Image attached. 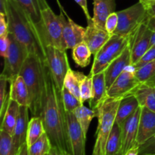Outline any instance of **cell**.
Here are the masks:
<instances>
[{"instance_id":"18","label":"cell","mask_w":155,"mask_h":155,"mask_svg":"<svg viewBox=\"0 0 155 155\" xmlns=\"http://www.w3.org/2000/svg\"><path fill=\"white\" fill-rule=\"evenodd\" d=\"M64 21V39L67 49H73L79 43L84 42L86 28L74 22L70 17Z\"/></svg>"},{"instance_id":"24","label":"cell","mask_w":155,"mask_h":155,"mask_svg":"<svg viewBox=\"0 0 155 155\" xmlns=\"http://www.w3.org/2000/svg\"><path fill=\"white\" fill-rule=\"evenodd\" d=\"M20 105L13 100L10 99L4 117L1 120V130L7 132L13 136L15 126L17 124L18 113H19Z\"/></svg>"},{"instance_id":"38","label":"cell","mask_w":155,"mask_h":155,"mask_svg":"<svg viewBox=\"0 0 155 155\" xmlns=\"http://www.w3.org/2000/svg\"><path fill=\"white\" fill-rule=\"evenodd\" d=\"M118 26V15L116 12L110 14L107 17L105 22V30L110 35H113L114 33L115 30H117Z\"/></svg>"},{"instance_id":"27","label":"cell","mask_w":155,"mask_h":155,"mask_svg":"<svg viewBox=\"0 0 155 155\" xmlns=\"http://www.w3.org/2000/svg\"><path fill=\"white\" fill-rule=\"evenodd\" d=\"M74 113L77 117V121L83 129L85 136H86L92 119L94 117H97L98 116L97 111L82 104L74 110Z\"/></svg>"},{"instance_id":"52","label":"cell","mask_w":155,"mask_h":155,"mask_svg":"<svg viewBox=\"0 0 155 155\" xmlns=\"http://www.w3.org/2000/svg\"><path fill=\"white\" fill-rule=\"evenodd\" d=\"M147 155H155V154H147Z\"/></svg>"},{"instance_id":"48","label":"cell","mask_w":155,"mask_h":155,"mask_svg":"<svg viewBox=\"0 0 155 155\" xmlns=\"http://www.w3.org/2000/svg\"><path fill=\"white\" fill-rule=\"evenodd\" d=\"M139 2H142L145 6L149 5L155 4V0H139Z\"/></svg>"},{"instance_id":"35","label":"cell","mask_w":155,"mask_h":155,"mask_svg":"<svg viewBox=\"0 0 155 155\" xmlns=\"http://www.w3.org/2000/svg\"><path fill=\"white\" fill-rule=\"evenodd\" d=\"M62 93V98H63V103L64 106L65 110L67 112H73L74 113V110L82 105V103L78 98L76 96H74L68 89L66 88L63 87L61 91Z\"/></svg>"},{"instance_id":"51","label":"cell","mask_w":155,"mask_h":155,"mask_svg":"<svg viewBox=\"0 0 155 155\" xmlns=\"http://www.w3.org/2000/svg\"><path fill=\"white\" fill-rule=\"evenodd\" d=\"M57 2H58V5H59V6H60V7H61V5H60V3H59V2H58V0H57Z\"/></svg>"},{"instance_id":"26","label":"cell","mask_w":155,"mask_h":155,"mask_svg":"<svg viewBox=\"0 0 155 155\" xmlns=\"http://www.w3.org/2000/svg\"><path fill=\"white\" fill-rule=\"evenodd\" d=\"M45 133L40 116H33L29 121L27 133V145L30 147Z\"/></svg>"},{"instance_id":"30","label":"cell","mask_w":155,"mask_h":155,"mask_svg":"<svg viewBox=\"0 0 155 155\" xmlns=\"http://www.w3.org/2000/svg\"><path fill=\"white\" fill-rule=\"evenodd\" d=\"M135 74L141 84L155 86V61L135 70Z\"/></svg>"},{"instance_id":"8","label":"cell","mask_w":155,"mask_h":155,"mask_svg":"<svg viewBox=\"0 0 155 155\" xmlns=\"http://www.w3.org/2000/svg\"><path fill=\"white\" fill-rule=\"evenodd\" d=\"M9 38L10 46L7 56L5 58L4 68L0 77L11 83L19 76L23 64L29 54L27 49L11 33H9Z\"/></svg>"},{"instance_id":"31","label":"cell","mask_w":155,"mask_h":155,"mask_svg":"<svg viewBox=\"0 0 155 155\" xmlns=\"http://www.w3.org/2000/svg\"><path fill=\"white\" fill-rule=\"evenodd\" d=\"M19 5L36 24L41 23L40 5L42 0H13Z\"/></svg>"},{"instance_id":"14","label":"cell","mask_w":155,"mask_h":155,"mask_svg":"<svg viewBox=\"0 0 155 155\" xmlns=\"http://www.w3.org/2000/svg\"><path fill=\"white\" fill-rule=\"evenodd\" d=\"M111 35L105 30L98 28L95 25L92 20H88L87 27H86V33L84 36V42L87 44L92 54L99 51L103 45L108 41Z\"/></svg>"},{"instance_id":"32","label":"cell","mask_w":155,"mask_h":155,"mask_svg":"<svg viewBox=\"0 0 155 155\" xmlns=\"http://www.w3.org/2000/svg\"><path fill=\"white\" fill-rule=\"evenodd\" d=\"M51 142L47 136L46 133H44L42 136L36 142L30 147H28L29 155H47L51 150Z\"/></svg>"},{"instance_id":"22","label":"cell","mask_w":155,"mask_h":155,"mask_svg":"<svg viewBox=\"0 0 155 155\" xmlns=\"http://www.w3.org/2000/svg\"><path fill=\"white\" fill-rule=\"evenodd\" d=\"M131 95H135L139 106L155 112V86L140 84Z\"/></svg>"},{"instance_id":"13","label":"cell","mask_w":155,"mask_h":155,"mask_svg":"<svg viewBox=\"0 0 155 155\" xmlns=\"http://www.w3.org/2000/svg\"><path fill=\"white\" fill-rule=\"evenodd\" d=\"M142 107L139 106L137 110L129 117L121 125L122 128V151L123 154H125L130 148L135 146L136 144L139 124L140 120Z\"/></svg>"},{"instance_id":"17","label":"cell","mask_w":155,"mask_h":155,"mask_svg":"<svg viewBox=\"0 0 155 155\" xmlns=\"http://www.w3.org/2000/svg\"><path fill=\"white\" fill-rule=\"evenodd\" d=\"M30 109L27 106H20L17 124L15 126V132L12 136L13 143L15 151L18 154L20 148L27 143V128L30 119H29Z\"/></svg>"},{"instance_id":"1","label":"cell","mask_w":155,"mask_h":155,"mask_svg":"<svg viewBox=\"0 0 155 155\" xmlns=\"http://www.w3.org/2000/svg\"><path fill=\"white\" fill-rule=\"evenodd\" d=\"M45 131L52 146L58 147L71 154L68 137L66 110L61 91L55 86L46 65L45 83L40 115Z\"/></svg>"},{"instance_id":"7","label":"cell","mask_w":155,"mask_h":155,"mask_svg":"<svg viewBox=\"0 0 155 155\" xmlns=\"http://www.w3.org/2000/svg\"><path fill=\"white\" fill-rule=\"evenodd\" d=\"M117 13L118 15V26L114 34L127 37H130L149 16L145 6L139 1Z\"/></svg>"},{"instance_id":"41","label":"cell","mask_w":155,"mask_h":155,"mask_svg":"<svg viewBox=\"0 0 155 155\" xmlns=\"http://www.w3.org/2000/svg\"><path fill=\"white\" fill-rule=\"evenodd\" d=\"M9 34L8 24L5 14L0 12V36Z\"/></svg>"},{"instance_id":"12","label":"cell","mask_w":155,"mask_h":155,"mask_svg":"<svg viewBox=\"0 0 155 155\" xmlns=\"http://www.w3.org/2000/svg\"><path fill=\"white\" fill-rule=\"evenodd\" d=\"M68 137L72 155H86V140L81 126L73 112H67Z\"/></svg>"},{"instance_id":"10","label":"cell","mask_w":155,"mask_h":155,"mask_svg":"<svg viewBox=\"0 0 155 155\" xmlns=\"http://www.w3.org/2000/svg\"><path fill=\"white\" fill-rule=\"evenodd\" d=\"M140 84L135 74L134 68L129 67L114 80L110 87L107 88V98L122 99L131 95Z\"/></svg>"},{"instance_id":"37","label":"cell","mask_w":155,"mask_h":155,"mask_svg":"<svg viewBox=\"0 0 155 155\" xmlns=\"http://www.w3.org/2000/svg\"><path fill=\"white\" fill-rule=\"evenodd\" d=\"M155 61V46H151L149 49L141 57V58L138 61L137 63L133 65L134 69H138V68H141V67L144 66V65L150 63V62Z\"/></svg>"},{"instance_id":"39","label":"cell","mask_w":155,"mask_h":155,"mask_svg":"<svg viewBox=\"0 0 155 155\" xmlns=\"http://www.w3.org/2000/svg\"><path fill=\"white\" fill-rule=\"evenodd\" d=\"M155 154V136L139 146V155Z\"/></svg>"},{"instance_id":"42","label":"cell","mask_w":155,"mask_h":155,"mask_svg":"<svg viewBox=\"0 0 155 155\" xmlns=\"http://www.w3.org/2000/svg\"><path fill=\"white\" fill-rule=\"evenodd\" d=\"M81 7V8L83 9V12L85 14V16H86V19L91 20L92 18H91L90 15H89V9H88V4H87V0H74Z\"/></svg>"},{"instance_id":"43","label":"cell","mask_w":155,"mask_h":155,"mask_svg":"<svg viewBox=\"0 0 155 155\" xmlns=\"http://www.w3.org/2000/svg\"><path fill=\"white\" fill-rule=\"evenodd\" d=\"M47 155H72L66 151H64L61 148L56 146L51 147V150Z\"/></svg>"},{"instance_id":"3","label":"cell","mask_w":155,"mask_h":155,"mask_svg":"<svg viewBox=\"0 0 155 155\" xmlns=\"http://www.w3.org/2000/svg\"><path fill=\"white\" fill-rule=\"evenodd\" d=\"M45 68L44 61L34 54L26 58L19 75L24 78L30 94V112L32 116H39L45 90Z\"/></svg>"},{"instance_id":"20","label":"cell","mask_w":155,"mask_h":155,"mask_svg":"<svg viewBox=\"0 0 155 155\" xmlns=\"http://www.w3.org/2000/svg\"><path fill=\"white\" fill-rule=\"evenodd\" d=\"M107 86L104 71L93 76V88L92 96L89 100V104L90 108L97 110L107 98Z\"/></svg>"},{"instance_id":"21","label":"cell","mask_w":155,"mask_h":155,"mask_svg":"<svg viewBox=\"0 0 155 155\" xmlns=\"http://www.w3.org/2000/svg\"><path fill=\"white\" fill-rule=\"evenodd\" d=\"M10 99L16 101L20 106L30 107V94L27 84L21 75L18 76L10 83Z\"/></svg>"},{"instance_id":"36","label":"cell","mask_w":155,"mask_h":155,"mask_svg":"<svg viewBox=\"0 0 155 155\" xmlns=\"http://www.w3.org/2000/svg\"><path fill=\"white\" fill-rule=\"evenodd\" d=\"M8 81L3 77H0V118L1 120L4 117L8 105L9 92H7Z\"/></svg>"},{"instance_id":"15","label":"cell","mask_w":155,"mask_h":155,"mask_svg":"<svg viewBox=\"0 0 155 155\" xmlns=\"http://www.w3.org/2000/svg\"><path fill=\"white\" fill-rule=\"evenodd\" d=\"M130 66H132L131 51L129 45L122 54L114 59L104 71L107 89L110 87V85L124 72V70Z\"/></svg>"},{"instance_id":"33","label":"cell","mask_w":155,"mask_h":155,"mask_svg":"<svg viewBox=\"0 0 155 155\" xmlns=\"http://www.w3.org/2000/svg\"><path fill=\"white\" fill-rule=\"evenodd\" d=\"M64 87L68 89L74 96L77 97L81 101L78 78L76 74V71H73L71 68H69L65 76L64 80Z\"/></svg>"},{"instance_id":"34","label":"cell","mask_w":155,"mask_h":155,"mask_svg":"<svg viewBox=\"0 0 155 155\" xmlns=\"http://www.w3.org/2000/svg\"><path fill=\"white\" fill-rule=\"evenodd\" d=\"M0 155H18L12 136L4 130H0Z\"/></svg>"},{"instance_id":"49","label":"cell","mask_w":155,"mask_h":155,"mask_svg":"<svg viewBox=\"0 0 155 155\" xmlns=\"http://www.w3.org/2000/svg\"><path fill=\"white\" fill-rule=\"evenodd\" d=\"M155 46V32H152L151 39V46Z\"/></svg>"},{"instance_id":"9","label":"cell","mask_w":155,"mask_h":155,"mask_svg":"<svg viewBox=\"0 0 155 155\" xmlns=\"http://www.w3.org/2000/svg\"><path fill=\"white\" fill-rule=\"evenodd\" d=\"M45 64L54 80L55 86L60 91L64 87V80L71 68L66 50H62L50 45L45 46Z\"/></svg>"},{"instance_id":"5","label":"cell","mask_w":155,"mask_h":155,"mask_svg":"<svg viewBox=\"0 0 155 155\" xmlns=\"http://www.w3.org/2000/svg\"><path fill=\"white\" fill-rule=\"evenodd\" d=\"M64 9L60 15H56L47 3L42 0L40 5L41 27L46 45H52L62 50H67L64 39Z\"/></svg>"},{"instance_id":"19","label":"cell","mask_w":155,"mask_h":155,"mask_svg":"<svg viewBox=\"0 0 155 155\" xmlns=\"http://www.w3.org/2000/svg\"><path fill=\"white\" fill-rule=\"evenodd\" d=\"M116 0H93L92 21L98 28L105 30L107 17L116 10Z\"/></svg>"},{"instance_id":"40","label":"cell","mask_w":155,"mask_h":155,"mask_svg":"<svg viewBox=\"0 0 155 155\" xmlns=\"http://www.w3.org/2000/svg\"><path fill=\"white\" fill-rule=\"evenodd\" d=\"M10 46L9 34L0 36V54L2 57L6 58Z\"/></svg>"},{"instance_id":"28","label":"cell","mask_w":155,"mask_h":155,"mask_svg":"<svg viewBox=\"0 0 155 155\" xmlns=\"http://www.w3.org/2000/svg\"><path fill=\"white\" fill-rule=\"evenodd\" d=\"M92 51L85 42H82L72 49V58L77 66L86 68L90 64Z\"/></svg>"},{"instance_id":"44","label":"cell","mask_w":155,"mask_h":155,"mask_svg":"<svg viewBox=\"0 0 155 155\" xmlns=\"http://www.w3.org/2000/svg\"><path fill=\"white\" fill-rule=\"evenodd\" d=\"M146 24L148 28L152 32H155V18L154 17L148 16V18L146 20Z\"/></svg>"},{"instance_id":"25","label":"cell","mask_w":155,"mask_h":155,"mask_svg":"<svg viewBox=\"0 0 155 155\" xmlns=\"http://www.w3.org/2000/svg\"><path fill=\"white\" fill-rule=\"evenodd\" d=\"M122 148V128L114 122L106 143L105 155H114L120 152Z\"/></svg>"},{"instance_id":"29","label":"cell","mask_w":155,"mask_h":155,"mask_svg":"<svg viewBox=\"0 0 155 155\" xmlns=\"http://www.w3.org/2000/svg\"><path fill=\"white\" fill-rule=\"evenodd\" d=\"M76 74L79 80L80 85V97L81 103L86 101H89L92 96V88H93V76L89 74V75H85L83 73L76 71Z\"/></svg>"},{"instance_id":"4","label":"cell","mask_w":155,"mask_h":155,"mask_svg":"<svg viewBox=\"0 0 155 155\" xmlns=\"http://www.w3.org/2000/svg\"><path fill=\"white\" fill-rule=\"evenodd\" d=\"M121 99L107 98L102 104L95 110L98 114V127L96 139L92 155H105L106 143L115 122L118 106Z\"/></svg>"},{"instance_id":"23","label":"cell","mask_w":155,"mask_h":155,"mask_svg":"<svg viewBox=\"0 0 155 155\" xmlns=\"http://www.w3.org/2000/svg\"><path fill=\"white\" fill-rule=\"evenodd\" d=\"M139 107V101L135 95H130L123 98L120 101L119 106H118L115 122L121 126L123 123L129 117L131 116Z\"/></svg>"},{"instance_id":"2","label":"cell","mask_w":155,"mask_h":155,"mask_svg":"<svg viewBox=\"0 0 155 155\" xmlns=\"http://www.w3.org/2000/svg\"><path fill=\"white\" fill-rule=\"evenodd\" d=\"M8 24V32L27 49L45 62V42L42 27L13 0H6L4 12Z\"/></svg>"},{"instance_id":"45","label":"cell","mask_w":155,"mask_h":155,"mask_svg":"<svg viewBox=\"0 0 155 155\" xmlns=\"http://www.w3.org/2000/svg\"><path fill=\"white\" fill-rule=\"evenodd\" d=\"M124 155H139V145H136Z\"/></svg>"},{"instance_id":"46","label":"cell","mask_w":155,"mask_h":155,"mask_svg":"<svg viewBox=\"0 0 155 155\" xmlns=\"http://www.w3.org/2000/svg\"><path fill=\"white\" fill-rule=\"evenodd\" d=\"M145 8H146V10L148 15L151 17H154L155 18V4L149 5L145 6Z\"/></svg>"},{"instance_id":"6","label":"cell","mask_w":155,"mask_h":155,"mask_svg":"<svg viewBox=\"0 0 155 155\" xmlns=\"http://www.w3.org/2000/svg\"><path fill=\"white\" fill-rule=\"evenodd\" d=\"M129 43L130 37L117 34L111 35L108 41L94 55V61L89 74L94 76L105 71L110 64L122 54Z\"/></svg>"},{"instance_id":"16","label":"cell","mask_w":155,"mask_h":155,"mask_svg":"<svg viewBox=\"0 0 155 155\" xmlns=\"http://www.w3.org/2000/svg\"><path fill=\"white\" fill-rule=\"evenodd\" d=\"M154 136H155V112L146 107H142L136 144L140 146Z\"/></svg>"},{"instance_id":"50","label":"cell","mask_w":155,"mask_h":155,"mask_svg":"<svg viewBox=\"0 0 155 155\" xmlns=\"http://www.w3.org/2000/svg\"><path fill=\"white\" fill-rule=\"evenodd\" d=\"M114 155H124V154H123V153H122V151H120V152H119V153H117V154H114Z\"/></svg>"},{"instance_id":"11","label":"cell","mask_w":155,"mask_h":155,"mask_svg":"<svg viewBox=\"0 0 155 155\" xmlns=\"http://www.w3.org/2000/svg\"><path fill=\"white\" fill-rule=\"evenodd\" d=\"M151 35L152 31L148 28L146 22H144L130 36L129 45L131 51L132 66L137 63L141 57L149 49Z\"/></svg>"},{"instance_id":"47","label":"cell","mask_w":155,"mask_h":155,"mask_svg":"<svg viewBox=\"0 0 155 155\" xmlns=\"http://www.w3.org/2000/svg\"><path fill=\"white\" fill-rule=\"evenodd\" d=\"M18 155H29L28 154V147H27V143L24 144L18 151Z\"/></svg>"}]
</instances>
